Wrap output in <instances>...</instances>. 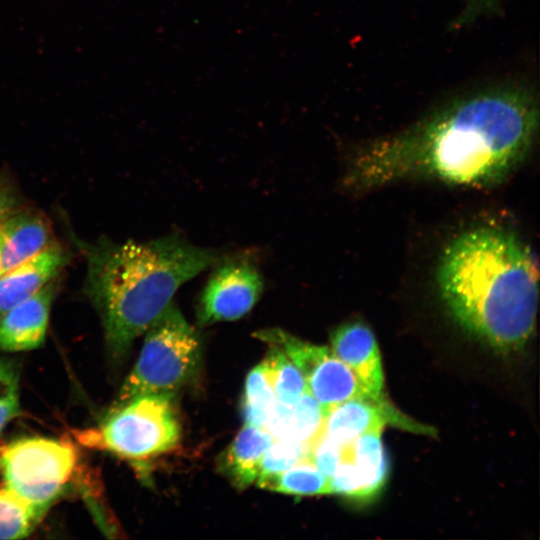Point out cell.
I'll return each instance as SVG.
<instances>
[{"instance_id":"1","label":"cell","mask_w":540,"mask_h":540,"mask_svg":"<svg viewBox=\"0 0 540 540\" xmlns=\"http://www.w3.org/2000/svg\"><path fill=\"white\" fill-rule=\"evenodd\" d=\"M538 102L518 85L489 88L435 110L352 156L345 188L366 191L404 180L487 187L508 177L532 148Z\"/></svg>"},{"instance_id":"2","label":"cell","mask_w":540,"mask_h":540,"mask_svg":"<svg viewBox=\"0 0 540 540\" xmlns=\"http://www.w3.org/2000/svg\"><path fill=\"white\" fill-rule=\"evenodd\" d=\"M538 267L515 233L479 226L454 238L438 265L440 297L453 318L492 347L515 351L530 339L538 310Z\"/></svg>"},{"instance_id":"3","label":"cell","mask_w":540,"mask_h":540,"mask_svg":"<svg viewBox=\"0 0 540 540\" xmlns=\"http://www.w3.org/2000/svg\"><path fill=\"white\" fill-rule=\"evenodd\" d=\"M80 246L87 267L85 293L116 358L128 352L185 282L219 262L218 253L178 234L144 242L102 238Z\"/></svg>"},{"instance_id":"4","label":"cell","mask_w":540,"mask_h":540,"mask_svg":"<svg viewBox=\"0 0 540 540\" xmlns=\"http://www.w3.org/2000/svg\"><path fill=\"white\" fill-rule=\"evenodd\" d=\"M74 434L86 447L143 461L173 449L180 438V426L172 394L157 393L117 404L97 427Z\"/></svg>"},{"instance_id":"5","label":"cell","mask_w":540,"mask_h":540,"mask_svg":"<svg viewBox=\"0 0 540 540\" xmlns=\"http://www.w3.org/2000/svg\"><path fill=\"white\" fill-rule=\"evenodd\" d=\"M145 334L139 358L116 404L144 394H173L191 379L199 365L200 337L173 303Z\"/></svg>"},{"instance_id":"6","label":"cell","mask_w":540,"mask_h":540,"mask_svg":"<svg viewBox=\"0 0 540 540\" xmlns=\"http://www.w3.org/2000/svg\"><path fill=\"white\" fill-rule=\"evenodd\" d=\"M78 452L68 439L22 437L0 446L5 485L25 501L48 509L72 480Z\"/></svg>"},{"instance_id":"7","label":"cell","mask_w":540,"mask_h":540,"mask_svg":"<svg viewBox=\"0 0 540 540\" xmlns=\"http://www.w3.org/2000/svg\"><path fill=\"white\" fill-rule=\"evenodd\" d=\"M257 337L287 355L301 372L306 390L326 412L350 399H371L331 348L305 342L277 328L260 331Z\"/></svg>"},{"instance_id":"8","label":"cell","mask_w":540,"mask_h":540,"mask_svg":"<svg viewBox=\"0 0 540 540\" xmlns=\"http://www.w3.org/2000/svg\"><path fill=\"white\" fill-rule=\"evenodd\" d=\"M263 286V278L251 262H221L201 293L197 305L199 323L208 325L243 317L258 301Z\"/></svg>"},{"instance_id":"9","label":"cell","mask_w":540,"mask_h":540,"mask_svg":"<svg viewBox=\"0 0 540 540\" xmlns=\"http://www.w3.org/2000/svg\"><path fill=\"white\" fill-rule=\"evenodd\" d=\"M331 350L352 370L371 399L383 401L384 374L380 351L367 325L351 322L339 326L332 333Z\"/></svg>"},{"instance_id":"10","label":"cell","mask_w":540,"mask_h":540,"mask_svg":"<svg viewBox=\"0 0 540 540\" xmlns=\"http://www.w3.org/2000/svg\"><path fill=\"white\" fill-rule=\"evenodd\" d=\"M55 291L52 280L0 318L1 351H27L42 345Z\"/></svg>"},{"instance_id":"11","label":"cell","mask_w":540,"mask_h":540,"mask_svg":"<svg viewBox=\"0 0 540 540\" xmlns=\"http://www.w3.org/2000/svg\"><path fill=\"white\" fill-rule=\"evenodd\" d=\"M67 261L65 251L51 243L43 251L0 276V318L54 280Z\"/></svg>"},{"instance_id":"12","label":"cell","mask_w":540,"mask_h":540,"mask_svg":"<svg viewBox=\"0 0 540 540\" xmlns=\"http://www.w3.org/2000/svg\"><path fill=\"white\" fill-rule=\"evenodd\" d=\"M383 401L357 398L331 408L325 416L322 432L343 447L358 436L382 429L390 421L403 422Z\"/></svg>"},{"instance_id":"13","label":"cell","mask_w":540,"mask_h":540,"mask_svg":"<svg viewBox=\"0 0 540 540\" xmlns=\"http://www.w3.org/2000/svg\"><path fill=\"white\" fill-rule=\"evenodd\" d=\"M51 243L50 227L40 214L16 211L0 227V276L31 259Z\"/></svg>"},{"instance_id":"14","label":"cell","mask_w":540,"mask_h":540,"mask_svg":"<svg viewBox=\"0 0 540 540\" xmlns=\"http://www.w3.org/2000/svg\"><path fill=\"white\" fill-rule=\"evenodd\" d=\"M275 438L265 429L251 425L237 434L222 459V469L239 488L256 481L263 456Z\"/></svg>"},{"instance_id":"15","label":"cell","mask_w":540,"mask_h":540,"mask_svg":"<svg viewBox=\"0 0 540 540\" xmlns=\"http://www.w3.org/2000/svg\"><path fill=\"white\" fill-rule=\"evenodd\" d=\"M382 429L358 436L349 447V457L354 463L362 483V499L377 494L387 478V460L381 441Z\"/></svg>"},{"instance_id":"16","label":"cell","mask_w":540,"mask_h":540,"mask_svg":"<svg viewBox=\"0 0 540 540\" xmlns=\"http://www.w3.org/2000/svg\"><path fill=\"white\" fill-rule=\"evenodd\" d=\"M47 509L35 506L6 485L0 487V539L27 537Z\"/></svg>"},{"instance_id":"17","label":"cell","mask_w":540,"mask_h":540,"mask_svg":"<svg viewBox=\"0 0 540 540\" xmlns=\"http://www.w3.org/2000/svg\"><path fill=\"white\" fill-rule=\"evenodd\" d=\"M260 487L291 495L330 493L329 478L308 459L294 464Z\"/></svg>"},{"instance_id":"18","label":"cell","mask_w":540,"mask_h":540,"mask_svg":"<svg viewBox=\"0 0 540 540\" xmlns=\"http://www.w3.org/2000/svg\"><path fill=\"white\" fill-rule=\"evenodd\" d=\"M268 360L276 400L293 406L306 391L305 380L287 355L278 347L270 345Z\"/></svg>"},{"instance_id":"19","label":"cell","mask_w":540,"mask_h":540,"mask_svg":"<svg viewBox=\"0 0 540 540\" xmlns=\"http://www.w3.org/2000/svg\"><path fill=\"white\" fill-rule=\"evenodd\" d=\"M309 445L292 437L274 440L263 456L257 484L261 486L294 464L308 459Z\"/></svg>"},{"instance_id":"20","label":"cell","mask_w":540,"mask_h":540,"mask_svg":"<svg viewBox=\"0 0 540 540\" xmlns=\"http://www.w3.org/2000/svg\"><path fill=\"white\" fill-rule=\"evenodd\" d=\"M326 410L306 390L292 406L290 437L310 443L322 430Z\"/></svg>"},{"instance_id":"21","label":"cell","mask_w":540,"mask_h":540,"mask_svg":"<svg viewBox=\"0 0 540 540\" xmlns=\"http://www.w3.org/2000/svg\"><path fill=\"white\" fill-rule=\"evenodd\" d=\"M19 371L9 359L0 358V435L20 414Z\"/></svg>"},{"instance_id":"22","label":"cell","mask_w":540,"mask_h":540,"mask_svg":"<svg viewBox=\"0 0 540 540\" xmlns=\"http://www.w3.org/2000/svg\"><path fill=\"white\" fill-rule=\"evenodd\" d=\"M276 401L270 366L265 359L254 367L246 378L244 404L256 406L270 413Z\"/></svg>"},{"instance_id":"23","label":"cell","mask_w":540,"mask_h":540,"mask_svg":"<svg viewBox=\"0 0 540 540\" xmlns=\"http://www.w3.org/2000/svg\"><path fill=\"white\" fill-rule=\"evenodd\" d=\"M343 459V446L321 432L310 442L308 460L330 478Z\"/></svg>"},{"instance_id":"24","label":"cell","mask_w":540,"mask_h":540,"mask_svg":"<svg viewBox=\"0 0 540 540\" xmlns=\"http://www.w3.org/2000/svg\"><path fill=\"white\" fill-rule=\"evenodd\" d=\"M329 490L332 494L362 499L361 479L351 459L341 461L329 478Z\"/></svg>"},{"instance_id":"25","label":"cell","mask_w":540,"mask_h":540,"mask_svg":"<svg viewBox=\"0 0 540 540\" xmlns=\"http://www.w3.org/2000/svg\"><path fill=\"white\" fill-rule=\"evenodd\" d=\"M292 428V406L275 402L272 407L265 429L276 439L290 437Z\"/></svg>"},{"instance_id":"26","label":"cell","mask_w":540,"mask_h":540,"mask_svg":"<svg viewBox=\"0 0 540 540\" xmlns=\"http://www.w3.org/2000/svg\"><path fill=\"white\" fill-rule=\"evenodd\" d=\"M19 210V199L9 181L0 177V227Z\"/></svg>"},{"instance_id":"27","label":"cell","mask_w":540,"mask_h":540,"mask_svg":"<svg viewBox=\"0 0 540 540\" xmlns=\"http://www.w3.org/2000/svg\"><path fill=\"white\" fill-rule=\"evenodd\" d=\"M495 0H465V7L457 20V25L469 23L480 14L491 9Z\"/></svg>"}]
</instances>
